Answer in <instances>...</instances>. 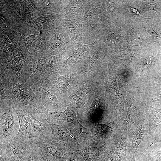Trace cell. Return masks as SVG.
<instances>
[{
    "label": "cell",
    "instance_id": "ffe728a7",
    "mask_svg": "<svg viewBox=\"0 0 161 161\" xmlns=\"http://www.w3.org/2000/svg\"><path fill=\"white\" fill-rule=\"evenodd\" d=\"M146 161H161V150L152 151L148 155Z\"/></svg>",
    "mask_w": 161,
    "mask_h": 161
},
{
    "label": "cell",
    "instance_id": "8992f818",
    "mask_svg": "<svg viewBox=\"0 0 161 161\" xmlns=\"http://www.w3.org/2000/svg\"><path fill=\"white\" fill-rule=\"evenodd\" d=\"M29 84L37 97L45 108L56 112L65 110L66 105L60 103L53 89L48 86L45 83Z\"/></svg>",
    "mask_w": 161,
    "mask_h": 161
},
{
    "label": "cell",
    "instance_id": "5bb4252c",
    "mask_svg": "<svg viewBox=\"0 0 161 161\" xmlns=\"http://www.w3.org/2000/svg\"><path fill=\"white\" fill-rule=\"evenodd\" d=\"M82 27L81 19L78 18L71 20L66 28L73 41L80 45L83 44L82 38Z\"/></svg>",
    "mask_w": 161,
    "mask_h": 161
},
{
    "label": "cell",
    "instance_id": "30bf717a",
    "mask_svg": "<svg viewBox=\"0 0 161 161\" xmlns=\"http://www.w3.org/2000/svg\"><path fill=\"white\" fill-rule=\"evenodd\" d=\"M30 139L32 144L44 150L60 161H67L73 149L65 143L56 140L44 141L37 138Z\"/></svg>",
    "mask_w": 161,
    "mask_h": 161
},
{
    "label": "cell",
    "instance_id": "7a4b0ae2",
    "mask_svg": "<svg viewBox=\"0 0 161 161\" xmlns=\"http://www.w3.org/2000/svg\"><path fill=\"white\" fill-rule=\"evenodd\" d=\"M14 111L18 117L19 130L13 139L23 141L34 138L44 141L53 140L50 138L52 131L49 124L41 122L33 116L38 113L35 108L28 106L21 110Z\"/></svg>",
    "mask_w": 161,
    "mask_h": 161
},
{
    "label": "cell",
    "instance_id": "603a6c76",
    "mask_svg": "<svg viewBox=\"0 0 161 161\" xmlns=\"http://www.w3.org/2000/svg\"><path fill=\"white\" fill-rule=\"evenodd\" d=\"M151 100L152 102L161 101V86L154 91Z\"/></svg>",
    "mask_w": 161,
    "mask_h": 161
},
{
    "label": "cell",
    "instance_id": "cb8c5ba5",
    "mask_svg": "<svg viewBox=\"0 0 161 161\" xmlns=\"http://www.w3.org/2000/svg\"><path fill=\"white\" fill-rule=\"evenodd\" d=\"M0 161H9L5 151L1 148H0Z\"/></svg>",
    "mask_w": 161,
    "mask_h": 161
},
{
    "label": "cell",
    "instance_id": "6da1fadb",
    "mask_svg": "<svg viewBox=\"0 0 161 161\" xmlns=\"http://www.w3.org/2000/svg\"><path fill=\"white\" fill-rule=\"evenodd\" d=\"M0 85L1 108L15 110L31 106L38 111L44 108L29 83L7 82Z\"/></svg>",
    "mask_w": 161,
    "mask_h": 161
},
{
    "label": "cell",
    "instance_id": "44dd1931",
    "mask_svg": "<svg viewBox=\"0 0 161 161\" xmlns=\"http://www.w3.org/2000/svg\"><path fill=\"white\" fill-rule=\"evenodd\" d=\"M67 161H85L77 151L73 149L72 152L67 160Z\"/></svg>",
    "mask_w": 161,
    "mask_h": 161
},
{
    "label": "cell",
    "instance_id": "83f0119b",
    "mask_svg": "<svg viewBox=\"0 0 161 161\" xmlns=\"http://www.w3.org/2000/svg\"><path fill=\"white\" fill-rule=\"evenodd\" d=\"M39 33L40 34H41L42 33V32L41 31H40L39 32Z\"/></svg>",
    "mask_w": 161,
    "mask_h": 161
},
{
    "label": "cell",
    "instance_id": "2e32d148",
    "mask_svg": "<svg viewBox=\"0 0 161 161\" xmlns=\"http://www.w3.org/2000/svg\"><path fill=\"white\" fill-rule=\"evenodd\" d=\"M86 1H72L70 4L69 12L73 19L79 18L85 8Z\"/></svg>",
    "mask_w": 161,
    "mask_h": 161
},
{
    "label": "cell",
    "instance_id": "d6986e66",
    "mask_svg": "<svg viewBox=\"0 0 161 161\" xmlns=\"http://www.w3.org/2000/svg\"><path fill=\"white\" fill-rule=\"evenodd\" d=\"M158 142H161V128L148 140L147 143L148 148L154 144Z\"/></svg>",
    "mask_w": 161,
    "mask_h": 161
},
{
    "label": "cell",
    "instance_id": "3957f363",
    "mask_svg": "<svg viewBox=\"0 0 161 161\" xmlns=\"http://www.w3.org/2000/svg\"><path fill=\"white\" fill-rule=\"evenodd\" d=\"M52 133L50 138L61 141L77 151L83 148L86 145L89 133H80L71 124L65 123L60 125L48 122Z\"/></svg>",
    "mask_w": 161,
    "mask_h": 161
},
{
    "label": "cell",
    "instance_id": "9c48e42d",
    "mask_svg": "<svg viewBox=\"0 0 161 161\" xmlns=\"http://www.w3.org/2000/svg\"><path fill=\"white\" fill-rule=\"evenodd\" d=\"M111 149V138L105 141L88 138L86 145L77 151L85 161H101L109 153Z\"/></svg>",
    "mask_w": 161,
    "mask_h": 161
},
{
    "label": "cell",
    "instance_id": "277c9868",
    "mask_svg": "<svg viewBox=\"0 0 161 161\" xmlns=\"http://www.w3.org/2000/svg\"><path fill=\"white\" fill-rule=\"evenodd\" d=\"M66 105V109L64 111L54 112L45 108L38 116L42 117L47 123L49 122L60 125H64L65 123H68L72 124L74 129L80 133H90L89 130L82 126L79 122L76 110L71 106Z\"/></svg>",
    "mask_w": 161,
    "mask_h": 161
},
{
    "label": "cell",
    "instance_id": "4fadbf2b",
    "mask_svg": "<svg viewBox=\"0 0 161 161\" xmlns=\"http://www.w3.org/2000/svg\"><path fill=\"white\" fill-rule=\"evenodd\" d=\"M146 116L149 127L147 140L152 136L156 128L161 122V109L153 107L150 103L147 104Z\"/></svg>",
    "mask_w": 161,
    "mask_h": 161
},
{
    "label": "cell",
    "instance_id": "8fae6325",
    "mask_svg": "<svg viewBox=\"0 0 161 161\" xmlns=\"http://www.w3.org/2000/svg\"><path fill=\"white\" fill-rule=\"evenodd\" d=\"M127 111L123 125L120 129L125 131L135 123L146 117L147 104L135 101L129 96L126 99Z\"/></svg>",
    "mask_w": 161,
    "mask_h": 161
},
{
    "label": "cell",
    "instance_id": "e0dca14e",
    "mask_svg": "<svg viewBox=\"0 0 161 161\" xmlns=\"http://www.w3.org/2000/svg\"><path fill=\"white\" fill-rule=\"evenodd\" d=\"M99 52L96 50L87 59L84 65L83 70L88 72L92 70L97 65L99 59Z\"/></svg>",
    "mask_w": 161,
    "mask_h": 161
},
{
    "label": "cell",
    "instance_id": "f1b7e54d",
    "mask_svg": "<svg viewBox=\"0 0 161 161\" xmlns=\"http://www.w3.org/2000/svg\"><path fill=\"white\" fill-rule=\"evenodd\" d=\"M29 23H30V21H29Z\"/></svg>",
    "mask_w": 161,
    "mask_h": 161
},
{
    "label": "cell",
    "instance_id": "7c38bea8",
    "mask_svg": "<svg viewBox=\"0 0 161 161\" xmlns=\"http://www.w3.org/2000/svg\"><path fill=\"white\" fill-rule=\"evenodd\" d=\"M111 151L114 161H127L126 142L125 133L120 129L111 138Z\"/></svg>",
    "mask_w": 161,
    "mask_h": 161
},
{
    "label": "cell",
    "instance_id": "484cf974",
    "mask_svg": "<svg viewBox=\"0 0 161 161\" xmlns=\"http://www.w3.org/2000/svg\"><path fill=\"white\" fill-rule=\"evenodd\" d=\"M127 161H135V159H127Z\"/></svg>",
    "mask_w": 161,
    "mask_h": 161
},
{
    "label": "cell",
    "instance_id": "ba28073f",
    "mask_svg": "<svg viewBox=\"0 0 161 161\" xmlns=\"http://www.w3.org/2000/svg\"><path fill=\"white\" fill-rule=\"evenodd\" d=\"M0 144L13 139L18 133V117L13 109L0 112Z\"/></svg>",
    "mask_w": 161,
    "mask_h": 161
},
{
    "label": "cell",
    "instance_id": "9a60e30c",
    "mask_svg": "<svg viewBox=\"0 0 161 161\" xmlns=\"http://www.w3.org/2000/svg\"><path fill=\"white\" fill-rule=\"evenodd\" d=\"M95 43L88 45H80V47L74 51L73 53L70 55L66 62V64L64 66L66 67L67 65L72 64L80 60L94 47L95 45Z\"/></svg>",
    "mask_w": 161,
    "mask_h": 161
},
{
    "label": "cell",
    "instance_id": "ac0fdd59",
    "mask_svg": "<svg viewBox=\"0 0 161 161\" xmlns=\"http://www.w3.org/2000/svg\"><path fill=\"white\" fill-rule=\"evenodd\" d=\"M32 151L28 159L26 161H39L42 158L41 149L35 145H32Z\"/></svg>",
    "mask_w": 161,
    "mask_h": 161
},
{
    "label": "cell",
    "instance_id": "52a82bcc",
    "mask_svg": "<svg viewBox=\"0 0 161 161\" xmlns=\"http://www.w3.org/2000/svg\"><path fill=\"white\" fill-rule=\"evenodd\" d=\"M0 145V148L5 151L9 161H26L32 151L30 139L23 141L13 138Z\"/></svg>",
    "mask_w": 161,
    "mask_h": 161
},
{
    "label": "cell",
    "instance_id": "5b68a950",
    "mask_svg": "<svg viewBox=\"0 0 161 161\" xmlns=\"http://www.w3.org/2000/svg\"><path fill=\"white\" fill-rule=\"evenodd\" d=\"M149 127L146 118L135 123L125 131L126 142L127 159H134V154L140 143L146 140L148 137Z\"/></svg>",
    "mask_w": 161,
    "mask_h": 161
},
{
    "label": "cell",
    "instance_id": "d4e9b609",
    "mask_svg": "<svg viewBox=\"0 0 161 161\" xmlns=\"http://www.w3.org/2000/svg\"><path fill=\"white\" fill-rule=\"evenodd\" d=\"M101 161H114L113 154L111 151Z\"/></svg>",
    "mask_w": 161,
    "mask_h": 161
},
{
    "label": "cell",
    "instance_id": "7402d4cb",
    "mask_svg": "<svg viewBox=\"0 0 161 161\" xmlns=\"http://www.w3.org/2000/svg\"><path fill=\"white\" fill-rule=\"evenodd\" d=\"M41 149L42 158L45 161H60L58 159L47 152L44 150Z\"/></svg>",
    "mask_w": 161,
    "mask_h": 161
},
{
    "label": "cell",
    "instance_id": "4316f807",
    "mask_svg": "<svg viewBox=\"0 0 161 161\" xmlns=\"http://www.w3.org/2000/svg\"><path fill=\"white\" fill-rule=\"evenodd\" d=\"M39 161H45L42 158L40 159Z\"/></svg>",
    "mask_w": 161,
    "mask_h": 161
}]
</instances>
